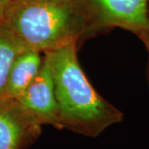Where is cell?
<instances>
[{
  "instance_id": "cell-6",
  "label": "cell",
  "mask_w": 149,
  "mask_h": 149,
  "mask_svg": "<svg viewBox=\"0 0 149 149\" xmlns=\"http://www.w3.org/2000/svg\"><path fill=\"white\" fill-rule=\"evenodd\" d=\"M42 54L27 48L17 56L8 74L3 100H16L25 92L42 69L44 59Z\"/></svg>"
},
{
  "instance_id": "cell-5",
  "label": "cell",
  "mask_w": 149,
  "mask_h": 149,
  "mask_svg": "<svg viewBox=\"0 0 149 149\" xmlns=\"http://www.w3.org/2000/svg\"><path fill=\"white\" fill-rule=\"evenodd\" d=\"M37 120L14 100H0V149H23L42 133Z\"/></svg>"
},
{
  "instance_id": "cell-2",
  "label": "cell",
  "mask_w": 149,
  "mask_h": 149,
  "mask_svg": "<svg viewBox=\"0 0 149 149\" xmlns=\"http://www.w3.org/2000/svg\"><path fill=\"white\" fill-rule=\"evenodd\" d=\"M3 22L27 48L43 54L90 34L78 0H11Z\"/></svg>"
},
{
  "instance_id": "cell-8",
  "label": "cell",
  "mask_w": 149,
  "mask_h": 149,
  "mask_svg": "<svg viewBox=\"0 0 149 149\" xmlns=\"http://www.w3.org/2000/svg\"><path fill=\"white\" fill-rule=\"evenodd\" d=\"M11 0H0V21L3 20L8 6L9 5Z\"/></svg>"
},
{
  "instance_id": "cell-1",
  "label": "cell",
  "mask_w": 149,
  "mask_h": 149,
  "mask_svg": "<svg viewBox=\"0 0 149 149\" xmlns=\"http://www.w3.org/2000/svg\"><path fill=\"white\" fill-rule=\"evenodd\" d=\"M77 43L45 55L52 69L61 128L93 139L122 122L123 113L104 100L89 81L79 62Z\"/></svg>"
},
{
  "instance_id": "cell-4",
  "label": "cell",
  "mask_w": 149,
  "mask_h": 149,
  "mask_svg": "<svg viewBox=\"0 0 149 149\" xmlns=\"http://www.w3.org/2000/svg\"><path fill=\"white\" fill-rule=\"evenodd\" d=\"M14 101L41 125L62 129L52 69L45 54L39 74L25 92Z\"/></svg>"
},
{
  "instance_id": "cell-3",
  "label": "cell",
  "mask_w": 149,
  "mask_h": 149,
  "mask_svg": "<svg viewBox=\"0 0 149 149\" xmlns=\"http://www.w3.org/2000/svg\"><path fill=\"white\" fill-rule=\"evenodd\" d=\"M90 34L118 27L139 37L149 47V0H78Z\"/></svg>"
},
{
  "instance_id": "cell-9",
  "label": "cell",
  "mask_w": 149,
  "mask_h": 149,
  "mask_svg": "<svg viewBox=\"0 0 149 149\" xmlns=\"http://www.w3.org/2000/svg\"><path fill=\"white\" fill-rule=\"evenodd\" d=\"M148 53H149V47L148 48ZM147 79H148V86H149V58H148V67H147Z\"/></svg>"
},
{
  "instance_id": "cell-7",
  "label": "cell",
  "mask_w": 149,
  "mask_h": 149,
  "mask_svg": "<svg viewBox=\"0 0 149 149\" xmlns=\"http://www.w3.org/2000/svg\"><path fill=\"white\" fill-rule=\"evenodd\" d=\"M27 47L11 31L3 20L0 21V100L4 99L7 80L17 56Z\"/></svg>"
}]
</instances>
